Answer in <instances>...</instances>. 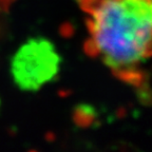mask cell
<instances>
[{"mask_svg":"<svg viewBox=\"0 0 152 152\" xmlns=\"http://www.w3.org/2000/svg\"><path fill=\"white\" fill-rule=\"evenodd\" d=\"M87 14L86 53L119 79L136 83L152 57V0H77Z\"/></svg>","mask_w":152,"mask_h":152,"instance_id":"6da1fadb","label":"cell"},{"mask_svg":"<svg viewBox=\"0 0 152 152\" xmlns=\"http://www.w3.org/2000/svg\"><path fill=\"white\" fill-rule=\"evenodd\" d=\"M61 61L52 41L45 37H33L22 43L13 55L10 72L19 90L37 92L58 76Z\"/></svg>","mask_w":152,"mask_h":152,"instance_id":"7a4b0ae2","label":"cell"}]
</instances>
